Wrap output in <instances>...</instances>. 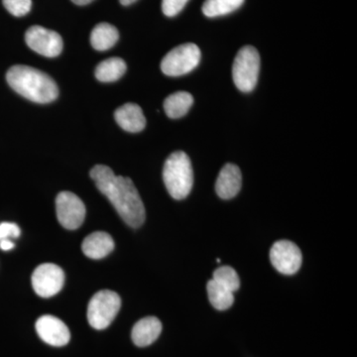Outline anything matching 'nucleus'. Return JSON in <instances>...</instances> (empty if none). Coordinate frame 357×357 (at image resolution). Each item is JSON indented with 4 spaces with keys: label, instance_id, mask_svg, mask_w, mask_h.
Masks as SVG:
<instances>
[{
    "label": "nucleus",
    "instance_id": "nucleus-1",
    "mask_svg": "<svg viewBox=\"0 0 357 357\" xmlns=\"http://www.w3.org/2000/svg\"><path fill=\"white\" fill-rule=\"evenodd\" d=\"M91 177L129 227L137 229L143 225L146 217L144 204L131 178L116 176L105 165L93 167Z\"/></svg>",
    "mask_w": 357,
    "mask_h": 357
},
{
    "label": "nucleus",
    "instance_id": "nucleus-2",
    "mask_svg": "<svg viewBox=\"0 0 357 357\" xmlns=\"http://www.w3.org/2000/svg\"><path fill=\"white\" fill-rule=\"evenodd\" d=\"M7 83L16 93L37 103L53 102L58 86L48 75L27 66H14L6 75Z\"/></svg>",
    "mask_w": 357,
    "mask_h": 357
},
{
    "label": "nucleus",
    "instance_id": "nucleus-3",
    "mask_svg": "<svg viewBox=\"0 0 357 357\" xmlns=\"http://www.w3.org/2000/svg\"><path fill=\"white\" fill-rule=\"evenodd\" d=\"M163 180L171 197L175 199L187 198L194 184L191 160L183 151H176L166 160Z\"/></svg>",
    "mask_w": 357,
    "mask_h": 357
},
{
    "label": "nucleus",
    "instance_id": "nucleus-4",
    "mask_svg": "<svg viewBox=\"0 0 357 357\" xmlns=\"http://www.w3.org/2000/svg\"><path fill=\"white\" fill-rule=\"evenodd\" d=\"M260 70V56L253 46L241 48L234 59L232 77L239 91L250 93L257 84Z\"/></svg>",
    "mask_w": 357,
    "mask_h": 357
},
{
    "label": "nucleus",
    "instance_id": "nucleus-5",
    "mask_svg": "<svg viewBox=\"0 0 357 357\" xmlns=\"http://www.w3.org/2000/svg\"><path fill=\"white\" fill-rule=\"evenodd\" d=\"M121 307V299L109 290L100 291L89 301L88 321L96 330H105L114 321Z\"/></svg>",
    "mask_w": 357,
    "mask_h": 357
},
{
    "label": "nucleus",
    "instance_id": "nucleus-6",
    "mask_svg": "<svg viewBox=\"0 0 357 357\" xmlns=\"http://www.w3.org/2000/svg\"><path fill=\"white\" fill-rule=\"evenodd\" d=\"M201 61V50L196 44L187 43L169 52L161 63L166 76L180 77L196 69Z\"/></svg>",
    "mask_w": 357,
    "mask_h": 357
},
{
    "label": "nucleus",
    "instance_id": "nucleus-7",
    "mask_svg": "<svg viewBox=\"0 0 357 357\" xmlns=\"http://www.w3.org/2000/svg\"><path fill=\"white\" fill-rule=\"evenodd\" d=\"M64 282V271L53 263H44L33 272V289L42 298H50L60 292Z\"/></svg>",
    "mask_w": 357,
    "mask_h": 357
},
{
    "label": "nucleus",
    "instance_id": "nucleus-8",
    "mask_svg": "<svg viewBox=\"0 0 357 357\" xmlns=\"http://www.w3.org/2000/svg\"><path fill=\"white\" fill-rule=\"evenodd\" d=\"M57 218L65 229L74 230L83 225L86 206L82 199L70 192H62L56 199Z\"/></svg>",
    "mask_w": 357,
    "mask_h": 357
},
{
    "label": "nucleus",
    "instance_id": "nucleus-9",
    "mask_svg": "<svg viewBox=\"0 0 357 357\" xmlns=\"http://www.w3.org/2000/svg\"><path fill=\"white\" fill-rule=\"evenodd\" d=\"M25 41L30 49L45 57H57L63 50L62 37L41 26H32L26 31Z\"/></svg>",
    "mask_w": 357,
    "mask_h": 357
},
{
    "label": "nucleus",
    "instance_id": "nucleus-10",
    "mask_svg": "<svg viewBox=\"0 0 357 357\" xmlns=\"http://www.w3.org/2000/svg\"><path fill=\"white\" fill-rule=\"evenodd\" d=\"M272 265L282 274L292 275L302 265V252L295 243L289 241H277L270 250Z\"/></svg>",
    "mask_w": 357,
    "mask_h": 357
},
{
    "label": "nucleus",
    "instance_id": "nucleus-11",
    "mask_svg": "<svg viewBox=\"0 0 357 357\" xmlns=\"http://www.w3.org/2000/svg\"><path fill=\"white\" fill-rule=\"evenodd\" d=\"M36 331L40 338L52 347H64L70 342L69 328L56 317L43 316L39 318L36 321Z\"/></svg>",
    "mask_w": 357,
    "mask_h": 357
},
{
    "label": "nucleus",
    "instance_id": "nucleus-12",
    "mask_svg": "<svg viewBox=\"0 0 357 357\" xmlns=\"http://www.w3.org/2000/svg\"><path fill=\"white\" fill-rule=\"evenodd\" d=\"M243 176L238 167L227 164L218 175L215 191L218 196L223 199L234 198L241 189Z\"/></svg>",
    "mask_w": 357,
    "mask_h": 357
},
{
    "label": "nucleus",
    "instance_id": "nucleus-13",
    "mask_svg": "<svg viewBox=\"0 0 357 357\" xmlns=\"http://www.w3.org/2000/svg\"><path fill=\"white\" fill-rule=\"evenodd\" d=\"M115 121L122 129L128 132H140L146 126V119L142 109L135 103H126L114 114Z\"/></svg>",
    "mask_w": 357,
    "mask_h": 357
},
{
    "label": "nucleus",
    "instance_id": "nucleus-14",
    "mask_svg": "<svg viewBox=\"0 0 357 357\" xmlns=\"http://www.w3.org/2000/svg\"><path fill=\"white\" fill-rule=\"evenodd\" d=\"M162 332V324L156 317L141 319L134 325L131 337L134 344L139 347L153 344Z\"/></svg>",
    "mask_w": 357,
    "mask_h": 357
},
{
    "label": "nucleus",
    "instance_id": "nucleus-15",
    "mask_svg": "<svg viewBox=\"0 0 357 357\" xmlns=\"http://www.w3.org/2000/svg\"><path fill=\"white\" fill-rule=\"evenodd\" d=\"M82 249L89 258L102 259L114 250V241L107 232L96 231L84 238Z\"/></svg>",
    "mask_w": 357,
    "mask_h": 357
},
{
    "label": "nucleus",
    "instance_id": "nucleus-16",
    "mask_svg": "<svg viewBox=\"0 0 357 357\" xmlns=\"http://www.w3.org/2000/svg\"><path fill=\"white\" fill-rule=\"evenodd\" d=\"M119 38V31L109 23H100L93 28L91 43L98 51H105L114 47Z\"/></svg>",
    "mask_w": 357,
    "mask_h": 357
},
{
    "label": "nucleus",
    "instance_id": "nucleus-17",
    "mask_svg": "<svg viewBox=\"0 0 357 357\" xmlns=\"http://www.w3.org/2000/svg\"><path fill=\"white\" fill-rule=\"evenodd\" d=\"M192 103H194V98L191 93L178 91L166 98L164 102V109L170 119H180L188 114Z\"/></svg>",
    "mask_w": 357,
    "mask_h": 357
},
{
    "label": "nucleus",
    "instance_id": "nucleus-18",
    "mask_svg": "<svg viewBox=\"0 0 357 357\" xmlns=\"http://www.w3.org/2000/svg\"><path fill=\"white\" fill-rule=\"evenodd\" d=\"M126 70V64L121 58H110L102 61L96 67V79L102 83H112L123 76Z\"/></svg>",
    "mask_w": 357,
    "mask_h": 357
},
{
    "label": "nucleus",
    "instance_id": "nucleus-19",
    "mask_svg": "<svg viewBox=\"0 0 357 357\" xmlns=\"http://www.w3.org/2000/svg\"><path fill=\"white\" fill-rule=\"evenodd\" d=\"M206 289H208V299H210L211 305L218 311L229 309L234 304V293L230 292L229 290L220 285L213 279L208 282Z\"/></svg>",
    "mask_w": 357,
    "mask_h": 357
},
{
    "label": "nucleus",
    "instance_id": "nucleus-20",
    "mask_svg": "<svg viewBox=\"0 0 357 357\" xmlns=\"http://www.w3.org/2000/svg\"><path fill=\"white\" fill-rule=\"evenodd\" d=\"M244 0H206L202 10L206 17H218L237 10Z\"/></svg>",
    "mask_w": 357,
    "mask_h": 357
},
{
    "label": "nucleus",
    "instance_id": "nucleus-21",
    "mask_svg": "<svg viewBox=\"0 0 357 357\" xmlns=\"http://www.w3.org/2000/svg\"><path fill=\"white\" fill-rule=\"evenodd\" d=\"M213 280L227 288L230 292L234 293L241 287V280L236 270L229 266L218 268L213 272Z\"/></svg>",
    "mask_w": 357,
    "mask_h": 357
},
{
    "label": "nucleus",
    "instance_id": "nucleus-22",
    "mask_svg": "<svg viewBox=\"0 0 357 357\" xmlns=\"http://www.w3.org/2000/svg\"><path fill=\"white\" fill-rule=\"evenodd\" d=\"M3 6L9 13L21 17L31 10L32 0H2Z\"/></svg>",
    "mask_w": 357,
    "mask_h": 357
},
{
    "label": "nucleus",
    "instance_id": "nucleus-23",
    "mask_svg": "<svg viewBox=\"0 0 357 357\" xmlns=\"http://www.w3.org/2000/svg\"><path fill=\"white\" fill-rule=\"evenodd\" d=\"M189 0H162V11L168 17H174L183 10Z\"/></svg>",
    "mask_w": 357,
    "mask_h": 357
},
{
    "label": "nucleus",
    "instance_id": "nucleus-24",
    "mask_svg": "<svg viewBox=\"0 0 357 357\" xmlns=\"http://www.w3.org/2000/svg\"><path fill=\"white\" fill-rule=\"evenodd\" d=\"M20 236V229L17 225L13 222H3L0 225V241L8 239L9 237H18Z\"/></svg>",
    "mask_w": 357,
    "mask_h": 357
},
{
    "label": "nucleus",
    "instance_id": "nucleus-25",
    "mask_svg": "<svg viewBox=\"0 0 357 357\" xmlns=\"http://www.w3.org/2000/svg\"><path fill=\"white\" fill-rule=\"evenodd\" d=\"M14 248V243L13 241H9V239H2L0 241V248L4 251L10 250Z\"/></svg>",
    "mask_w": 357,
    "mask_h": 357
},
{
    "label": "nucleus",
    "instance_id": "nucleus-26",
    "mask_svg": "<svg viewBox=\"0 0 357 357\" xmlns=\"http://www.w3.org/2000/svg\"><path fill=\"white\" fill-rule=\"evenodd\" d=\"M77 6H86V4L91 3L93 0H72Z\"/></svg>",
    "mask_w": 357,
    "mask_h": 357
},
{
    "label": "nucleus",
    "instance_id": "nucleus-27",
    "mask_svg": "<svg viewBox=\"0 0 357 357\" xmlns=\"http://www.w3.org/2000/svg\"><path fill=\"white\" fill-rule=\"evenodd\" d=\"M135 1H137V0H119V2L124 6H130V4L134 3Z\"/></svg>",
    "mask_w": 357,
    "mask_h": 357
}]
</instances>
